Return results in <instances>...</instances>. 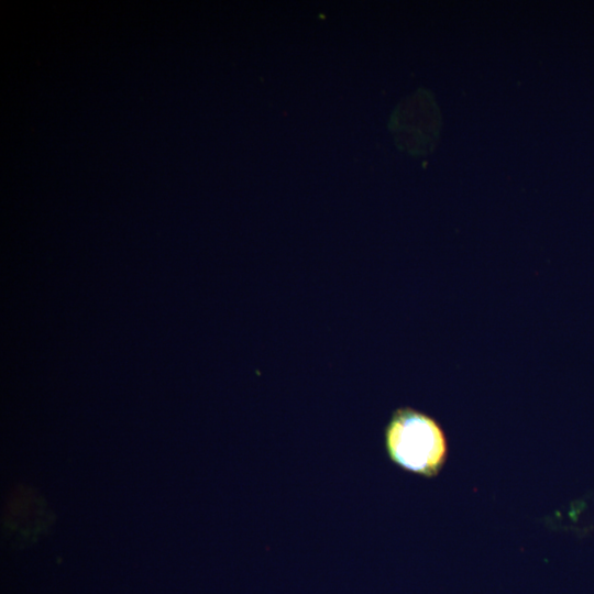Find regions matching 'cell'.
Here are the masks:
<instances>
[{
    "label": "cell",
    "instance_id": "obj_1",
    "mask_svg": "<svg viewBox=\"0 0 594 594\" xmlns=\"http://www.w3.org/2000/svg\"><path fill=\"white\" fill-rule=\"evenodd\" d=\"M384 448L396 466L431 479L442 470L448 441L440 424L413 407H398L384 428Z\"/></svg>",
    "mask_w": 594,
    "mask_h": 594
}]
</instances>
